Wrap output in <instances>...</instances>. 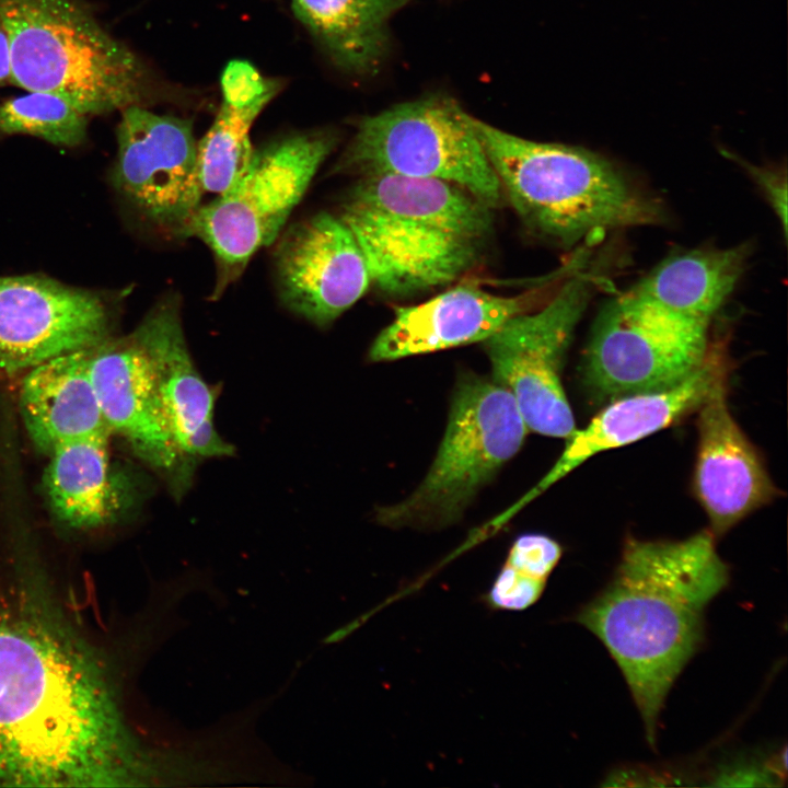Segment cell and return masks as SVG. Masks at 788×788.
<instances>
[{
    "label": "cell",
    "instance_id": "cell-11",
    "mask_svg": "<svg viewBox=\"0 0 788 788\" xmlns=\"http://www.w3.org/2000/svg\"><path fill=\"white\" fill-rule=\"evenodd\" d=\"M116 131L118 194L162 232L187 237L204 194L190 121L134 105L123 109Z\"/></svg>",
    "mask_w": 788,
    "mask_h": 788
},
{
    "label": "cell",
    "instance_id": "cell-21",
    "mask_svg": "<svg viewBox=\"0 0 788 788\" xmlns=\"http://www.w3.org/2000/svg\"><path fill=\"white\" fill-rule=\"evenodd\" d=\"M748 255L745 245L674 254L633 290L671 312L709 323L734 290Z\"/></svg>",
    "mask_w": 788,
    "mask_h": 788
},
{
    "label": "cell",
    "instance_id": "cell-16",
    "mask_svg": "<svg viewBox=\"0 0 788 788\" xmlns=\"http://www.w3.org/2000/svg\"><path fill=\"white\" fill-rule=\"evenodd\" d=\"M132 333L150 359L164 417L184 460L192 466L196 459L231 455L233 447L215 428V394L192 359L177 299L161 300Z\"/></svg>",
    "mask_w": 788,
    "mask_h": 788
},
{
    "label": "cell",
    "instance_id": "cell-25",
    "mask_svg": "<svg viewBox=\"0 0 788 788\" xmlns=\"http://www.w3.org/2000/svg\"><path fill=\"white\" fill-rule=\"evenodd\" d=\"M222 104L256 119L279 90V84L264 78L245 60H231L222 71Z\"/></svg>",
    "mask_w": 788,
    "mask_h": 788
},
{
    "label": "cell",
    "instance_id": "cell-14",
    "mask_svg": "<svg viewBox=\"0 0 788 788\" xmlns=\"http://www.w3.org/2000/svg\"><path fill=\"white\" fill-rule=\"evenodd\" d=\"M89 371L109 432L182 491L192 466L178 452L161 406L150 359L134 333L89 347Z\"/></svg>",
    "mask_w": 788,
    "mask_h": 788
},
{
    "label": "cell",
    "instance_id": "cell-28",
    "mask_svg": "<svg viewBox=\"0 0 788 788\" xmlns=\"http://www.w3.org/2000/svg\"><path fill=\"white\" fill-rule=\"evenodd\" d=\"M748 173L753 177L754 182L761 187L763 194L769 201L773 210L781 222L784 235L787 231V177L779 171L765 169L751 164H744Z\"/></svg>",
    "mask_w": 788,
    "mask_h": 788
},
{
    "label": "cell",
    "instance_id": "cell-18",
    "mask_svg": "<svg viewBox=\"0 0 788 788\" xmlns=\"http://www.w3.org/2000/svg\"><path fill=\"white\" fill-rule=\"evenodd\" d=\"M720 374L719 358L709 354L699 368L676 384L613 398L567 439L563 454L538 490L592 456L647 438L696 410Z\"/></svg>",
    "mask_w": 788,
    "mask_h": 788
},
{
    "label": "cell",
    "instance_id": "cell-9",
    "mask_svg": "<svg viewBox=\"0 0 788 788\" xmlns=\"http://www.w3.org/2000/svg\"><path fill=\"white\" fill-rule=\"evenodd\" d=\"M708 326L634 290L622 294L596 320L586 351V381L611 399L676 384L709 356Z\"/></svg>",
    "mask_w": 788,
    "mask_h": 788
},
{
    "label": "cell",
    "instance_id": "cell-20",
    "mask_svg": "<svg viewBox=\"0 0 788 788\" xmlns=\"http://www.w3.org/2000/svg\"><path fill=\"white\" fill-rule=\"evenodd\" d=\"M108 437H93L55 448L44 474V487L57 519L76 530L111 522L121 506L109 464Z\"/></svg>",
    "mask_w": 788,
    "mask_h": 788
},
{
    "label": "cell",
    "instance_id": "cell-7",
    "mask_svg": "<svg viewBox=\"0 0 788 788\" xmlns=\"http://www.w3.org/2000/svg\"><path fill=\"white\" fill-rule=\"evenodd\" d=\"M335 171L440 179L490 208L499 207L503 196L472 116L447 99L403 103L366 117Z\"/></svg>",
    "mask_w": 788,
    "mask_h": 788
},
{
    "label": "cell",
    "instance_id": "cell-26",
    "mask_svg": "<svg viewBox=\"0 0 788 788\" xmlns=\"http://www.w3.org/2000/svg\"><path fill=\"white\" fill-rule=\"evenodd\" d=\"M545 584L546 581L505 564L486 593L485 601L496 610L523 611L541 598Z\"/></svg>",
    "mask_w": 788,
    "mask_h": 788
},
{
    "label": "cell",
    "instance_id": "cell-19",
    "mask_svg": "<svg viewBox=\"0 0 788 788\" xmlns=\"http://www.w3.org/2000/svg\"><path fill=\"white\" fill-rule=\"evenodd\" d=\"M19 405L37 448H55L93 437H109L89 371V347L44 361L21 382Z\"/></svg>",
    "mask_w": 788,
    "mask_h": 788
},
{
    "label": "cell",
    "instance_id": "cell-23",
    "mask_svg": "<svg viewBox=\"0 0 788 788\" xmlns=\"http://www.w3.org/2000/svg\"><path fill=\"white\" fill-rule=\"evenodd\" d=\"M27 92L0 103V136L28 135L67 148L85 141L88 114L59 95Z\"/></svg>",
    "mask_w": 788,
    "mask_h": 788
},
{
    "label": "cell",
    "instance_id": "cell-6",
    "mask_svg": "<svg viewBox=\"0 0 788 788\" xmlns=\"http://www.w3.org/2000/svg\"><path fill=\"white\" fill-rule=\"evenodd\" d=\"M528 428L511 393L475 373L457 378L448 425L420 485L403 501L378 509L392 528L456 522L478 490L521 449Z\"/></svg>",
    "mask_w": 788,
    "mask_h": 788
},
{
    "label": "cell",
    "instance_id": "cell-4",
    "mask_svg": "<svg viewBox=\"0 0 788 788\" xmlns=\"http://www.w3.org/2000/svg\"><path fill=\"white\" fill-rule=\"evenodd\" d=\"M472 121L502 192L536 233L570 246L594 233L663 219L659 202L603 157Z\"/></svg>",
    "mask_w": 788,
    "mask_h": 788
},
{
    "label": "cell",
    "instance_id": "cell-15",
    "mask_svg": "<svg viewBox=\"0 0 788 788\" xmlns=\"http://www.w3.org/2000/svg\"><path fill=\"white\" fill-rule=\"evenodd\" d=\"M694 488L715 534H723L776 494L760 454L733 418L723 373L696 409Z\"/></svg>",
    "mask_w": 788,
    "mask_h": 788
},
{
    "label": "cell",
    "instance_id": "cell-13",
    "mask_svg": "<svg viewBox=\"0 0 788 788\" xmlns=\"http://www.w3.org/2000/svg\"><path fill=\"white\" fill-rule=\"evenodd\" d=\"M278 289L296 314L324 327L371 286L364 255L350 229L329 212L293 224L275 255Z\"/></svg>",
    "mask_w": 788,
    "mask_h": 788
},
{
    "label": "cell",
    "instance_id": "cell-8",
    "mask_svg": "<svg viewBox=\"0 0 788 788\" xmlns=\"http://www.w3.org/2000/svg\"><path fill=\"white\" fill-rule=\"evenodd\" d=\"M335 143L332 132L306 131L254 149L234 186L200 205L187 237H198L213 254L215 296L243 273L260 247L277 240Z\"/></svg>",
    "mask_w": 788,
    "mask_h": 788
},
{
    "label": "cell",
    "instance_id": "cell-17",
    "mask_svg": "<svg viewBox=\"0 0 788 788\" xmlns=\"http://www.w3.org/2000/svg\"><path fill=\"white\" fill-rule=\"evenodd\" d=\"M540 292L506 297L462 285L420 304L397 308L372 343L369 359L396 360L484 341L513 316L532 310Z\"/></svg>",
    "mask_w": 788,
    "mask_h": 788
},
{
    "label": "cell",
    "instance_id": "cell-5",
    "mask_svg": "<svg viewBox=\"0 0 788 788\" xmlns=\"http://www.w3.org/2000/svg\"><path fill=\"white\" fill-rule=\"evenodd\" d=\"M11 83L59 95L89 116L143 106L153 79L82 0H0Z\"/></svg>",
    "mask_w": 788,
    "mask_h": 788
},
{
    "label": "cell",
    "instance_id": "cell-27",
    "mask_svg": "<svg viewBox=\"0 0 788 788\" xmlns=\"http://www.w3.org/2000/svg\"><path fill=\"white\" fill-rule=\"evenodd\" d=\"M561 556L560 545L544 534L529 533L517 537L507 561L514 569L546 581Z\"/></svg>",
    "mask_w": 788,
    "mask_h": 788
},
{
    "label": "cell",
    "instance_id": "cell-2",
    "mask_svg": "<svg viewBox=\"0 0 788 788\" xmlns=\"http://www.w3.org/2000/svg\"><path fill=\"white\" fill-rule=\"evenodd\" d=\"M729 571L714 536L626 542L611 582L578 614L618 664L656 745L659 714L704 633V610Z\"/></svg>",
    "mask_w": 788,
    "mask_h": 788
},
{
    "label": "cell",
    "instance_id": "cell-29",
    "mask_svg": "<svg viewBox=\"0 0 788 788\" xmlns=\"http://www.w3.org/2000/svg\"><path fill=\"white\" fill-rule=\"evenodd\" d=\"M12 68L9 35L0 21V88L11 83Z\"/></svg>",
    "mask_w": 788,
    "mask_h": 788
},
{
    "label": "cell",
    "instance_id": "cell-12",
    "mask_svg": "<svg viewBox=\"0 0 788 788\" xmlns=\"http://www.w3.org/2000/svg\"><path fill=\"white\" fill-rule=\"evenodd\" d=\"M114 306L102 292L44 275L0 276V367L26 371L105 340Z\"/></svg>",
    "mask_w": 788,
    "mask_h": 788
},
{
    "label": "cell",
    "instance_id": "cell-22",
    "mask_svg": "<svg viewBox=\"0 0 788 788\" xmlns=\"http://www.w3.org/2000/svg\"><path fill=\"white\" fill-rule=\"evenodd\" d=\"M409 0H292L297 18L340 68L376 70L389 45L387 23Z\"/></svg>",
    "mask_w": 788,
    "mask_h": 788
},
{
    "label": "cell",
    "instance_id": "cell-24",
    "mask_svg": "<svg viewBox=\"0 0 788 788\" xmlns=\"http://www.w3.org/2000/svg\"><path fill=\"white\" fill-rule=\"evenodd\" d=\"M254 120L221 104L211 127L197 142L198 177L204 193L222 195L245 172L254 152L250 140Z\"/></svg>",
    "mask_w": 788,
    "mask_h": 788
},
{
    "label": "cell",
    "instance_id": "cell-10",
    "mask_svg": "<svg viewBox=\"0 0 788 788\" xmlns=\"http://www.w3.org/2000/svg\"><path fill=\"white\" fill-rule=\"evenodd\" d=\"M591 280L575 275L542 308L513 316L483 341L491 380L511 393L526 428L540 434L568 439L576 430L560 373Z\"/></svg>",
    "mask_w": 788,
    "mask_h": 788
},
{
    "label": "cell",
    "instance_id": "cell-3",
    "mask_svg": "<svg viewBox=\"0 0 788 788\" xmlns=\"http://www.w3.org/2000/svg\"><path fill=\"white\" fill-rule=\"evenodd\" d=\"M491 209L449 182L375 174L359 177L338 216L364 255L371 285L406 297L449 285L480 263Z\"/></svg>",
    "mask_w": 788,
    "mask_h": 788
},
{
    "label": "cell",
    "instance_id": "cell-1",
    "mask_svg": "<svg viewBox=\"0 0 788 788\" xmlns=\"http://www.w3.org/2000/svg\"><path fill=\"white\" fill-rule=\"evenodd\" d=\"M59 595L0 569V786L124 785L136 761L116 692Z\"/></svg>",
    "mask_w": 788,
    "mask_h": 788
}]
</instances>
